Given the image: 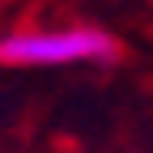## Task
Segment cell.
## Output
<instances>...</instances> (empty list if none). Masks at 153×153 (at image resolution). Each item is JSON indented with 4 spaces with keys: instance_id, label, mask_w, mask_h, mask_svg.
Wrapping results in <instances>:
<instances>
[{
    "instance_id": "1",
    "label": "cell",
    "mask_w": 153,
    "mask_h": 153,
    "mask_svg": "<svg viewBox=\"0 0 153 153\" xmlns=\"http://www.w3.org/2000/svg\"><path fill=\"white\" fill-rule=\"evenodd\" d=\"M119 38L102 26H22L0 34L4 68H72V64H115Z\"/></svg>"
}]
</instances>
